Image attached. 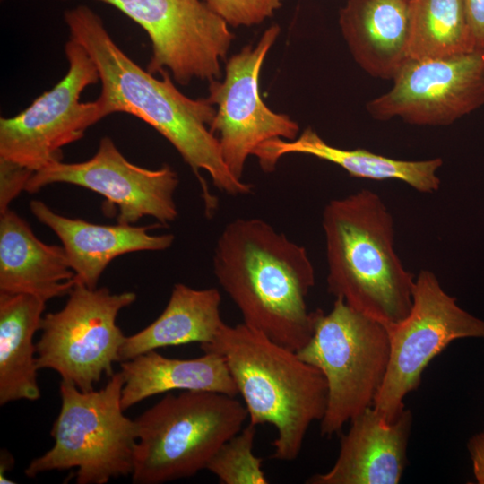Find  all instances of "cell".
I'll return each instance as SVG.
<instances>
[{
    "mask_svg": "<svg viewBox=\"0 0 484 484\" xmlns=\"http://www.w3.org/2000/svg\"><path fill=\"white\" fill-rule=\"evenodd\" d=\"M70 38L81 44L95 63L101 83L97 99L105 116L133 115L158 131L178 151L197 177L206 214H212L216 198L200 171L214 186L230 194H247L252 186L237 179L226 166L218 138L210 130L216 108L208 99H192L177 90L168 72L161 79L144 70L114 41L100 17L85 5L66 10Z\"/></svg>",
    "mask_w": 484,
    "mask_h": 484,
    "instance_id": "6da1fadb",
    "label": "cell"
},
{
    "mask_svg": "<svg viewBox=\"0 0 484 484\" xmlns=\"http://www.w3.org/2000/svg\"><path fill=\"white\" fill-rule=\"evenodd\" d=\"M212 263L245 324L294 351L308 342L318 309L307 304L315 273L303 246L263 220L239 218L221 231Z\"/></svg>",
    "mask_w": 484,
    "mask_h": 484,
    "instance_id": "7a4b0ae2",
    "label": "cell"
},
{
    "mask_svg": "<svg viewBox=\"0 0 484 484\" xmlns=\"http://www.w3.org/2000/svg\"><path fill=\"white\" fill-rule=\"evenodd\" d=\"M327 290L385 326L412 307L414 275L394 248V220L381 196L361 189L324 206Z\"/></svg>",
    "mask_w": 484,
    "mask_h": 484,
    "instance_id": "3957f363",
    "label": "cell"
},
{
    "mask_svg": "<svg viewBox=\"0 0 484 484\" xmlns=\"http://www.w3.org/2000/svg\"><path fill=\"white\" fill-rule=\"evenodd\" d=\"M201 349L223 357L249 423L274 427L271 458L296 460L310 425L325 412L328 390L322 372L244 323H224L214 341Z\"/></svg>",
    "mask_w": 484,
    "mask_h": 484,
    "instance_id": "277c9868",
    "label": "cell"
},
{
    "mask_svg": "<svg viewBox=\"0 0 484 484\" xmlns=\"http://www.w3.org/2000/svg\"><path fill=\"white\" fill-rule=\"evenodd\" d=\"M248 419L245 404L225 393H167L134 420L137 443L132 480L161 484L191 477Z\"/></svg>",
    "mask_w": 484,
    "mask_h": 484,
    "instance_id": "5b68a950",
    "label": "cell"
},
{
    "mask_svg": "<svg viewBox=\"0 0 484 484\" xmlns=\"http://www.w3.org/2000/svg\"><path fill=\"white\" fill-rule=\"evenodd\" d=\"M124 376L114 373L98 391L84 392L62 380L61 407L51 428L54 445L33 459L26 476L76 468L78 484H105L128 476L134 468L137 443L134 419L125 416L121 404Z\"/></svg>",
    "mask_w": 484,
    "mask_h": 484,
    "instance_id": "8992f818",
    "label": "cell"
},
{
    "mask_svg": "<svg viewBox=\"0 0 484 484\" xmlns=\"http://www.w3.org/2000/svg\"><path fill=\"white\" fill-rule=\"evenodd\" d=\"M296 352L326 380L320 432L331 437L373 406L387 371L390 342L383 324L335 298L329 313L318 309L310 340Z\"/></svg>",
    "mask_w": 484,
    "mask_h": 484,
    "instance_id": "52a82bcc",
    "label": "cell"
},
{
    "mask_svg": "<svg viewBox=\"0 0 484 484\" xmlns=\"http://www.w3.org/2000/svg\"><path fill=\"white\" fill-rule=\"evenodd\" d=\"M135 299L132 291L112 293L76 281L64 307L43 315L36 343L38 368L55 370L82 391L93 390L104 375H114L113 364L120 361L126 336L117 317Z\"/></svg>",
    "mask_w": 484,
    "mask_h": 484,
    "instance_id": "ba28073f",
    "label": "cell"
},
{
    "mask_svg": "<svg viewBox=\"0 0 484 484\" xmlns=\"http://www.w3.org/2000/svg\"><path fill=\"white\" fill-rule=\"evenodd\" d=\"M385 327L389 363L373 408L387 423L404 411L405 396L419 387L429 362L452 341L484 338V320L461 308L428 270L415 278L409 314Z\"/></svg>",
    "mask_w": 484,
    "mask_h": 484,
    "instance_id": "9c48e42d",
    "label": "cell"
},
{
    "mask_svg": "<svg viewBox=\"0 0 484 484\" xmlns=\"http://www.w3.org/2000/svg\"><path fill=\"white\" fill-rule=\"evenodd\" d=\"M68 70L51 90L12 117L0 119V158L36 172L63 159L62 149L83 137L106 117L98 99L82 102L81 94L99 82L86 49L70 38L65 46Z\"/></svg>",
    "mask_w": 484,
    "mask_h": 484,
    "instance_id": "30bf717a",
    "label": "cell"
},
{
    "mask_svg": "<svg viewBox=\"0 0 484 484\" xmlns=\"http://www.w3.org/2000/svg\"><path fill=\"white\" fill-rule=\"evenodd\" d=\"M97 1L116 7L148 34L152 48L149 73L169 72L181 85L221 75L220 61L234 35L203 0Z\"/></svg>",
    "mask_w": 484,
    "mask_h": 484,
    "instance_id": "8fae6325",
    "label": "cell"
},
{
    "mask_svg": "<svg viewBox=\"0 0 484 484\" xmlns=\"http://www.w3.org/2000/svg\"><path fill=\"white\" fill-rule=\"evenodd\" d=\"M280 32L279 25L269 27L255 46H246L228 59L223 80L209 82L207 99L216 108L210 130L218 138L226 166L238 180H243L247 158L263 143L298 136V123L270 109L259 93L262 65Z\"/></svg>",
    "mask_w": 484,
    "mask_h": 484,
    "instance_id": "7c38bea8",
    "label": "cell"
},
{
    "mask_svg": "<svg viewBox=\"0 0 484 484\" xmlns=\"http://www.w3.org/2000/svg\"><path fill=\"white\" fill-rule=\"evenodd\" d=\"M393 87L367 104L376 120L449 125L484 104V48L446 57L408 58Z\"/></svg>",
    "mask_w": 484,
    "mask_h": 484,
    "instance_id": "4fadbf2b",
    "label": "cell"
},
{
    "mask_svg": "<svg viewBox=\"0 0 484 484\" xmlns=\"http://www.w3.org/2000/svg\"><path fill=\"white\" fill-rule=\"evenodd\" d=\"M56 183L99 194L113 213H117V223L134 224L151 216L167 225L178 216L174 200L179 183L177 172L167 164L150 169L130 162L108 136L101 138L96 153L85 161H55L34 172L25 191L35 194Z\"/></svg>",
    "mask_w": 484,
    "mask_h": 484,
    "instance_id": "5bb4252c",
    "label": "cell"
},
{
    "mask_svg": "<svg viewBox=\"0 0 484 484\" xmlns=\"http://www.w3.org/2000/svg\"><path fill=\"white\" fill-rule=\"evenodd\" d=\"M340 441L333 467L309 477L307 484H397L407 464L412 423L404 409L396 420L385 422L372 407L351 419Z\"/></svg>",
    "mask_w": 484,
    "mask_h": 484,
    "instance_id": "9a60e30c",
    "label": "cell"
},
{
    "mask_svg": "<svg viewBox=\"0 0 484 484\" xmlns=\"http://www.w3.org/2000/svg\"><path fill=\"white\" fill-rule=\"evenodd\" d=\"M30 209L60 239L75 280L91 289L97 288L101 274L115 258L133 252L163 251L175 239L173 234L149 233L156 224H95L58 214L39 200H32Z\"/></svg>",
    "mask_w": 484,
    "mask_h": 484,
    "instance_id": "2e32d148",
    "label": "cell"
},
{
    "mask_svg": "<svg viewBox=\"0 0 484 484\" xmlns=\"http://www.w3.org/2000/svg\"><path fill=\"white\" fill-rule=\"evenodd\" d=\"M63 246L39 239L10 208L0 214V293L28 294L48 301L75 284Z\"/></svg>",
    "mask_w": 484,
    "mask_h": 484,
    "instance_id": "e0dca14e",
    "label": "cell"
},
{
    "mask_svg": "<svg viewBox=\"0 0 484 484\" xmlns=\"http://www.w3.org/2000/svg\"><path fill=\"white\" fill-rule=\"evenodd\" d=\"M298 153L314 156L338 165L353 177L371 180H399L414 190L432 194L438 191L437 170L443 160H403L385 157L365 149H341L327 143L314 129L306 128L291 141L275 138L259 145L253 155L261 169L273 171L284 155Z\"/></svg>",
    "mask_w": 484,
    "mask_h": 484,
    "instance_id": "ac0fdd59",
    "label": "cell"
},
{
    "mask_svg": "<svg viewBox=\"0 0 484 484\" xmlns=\"http://www.w3.org/2000/svg\"><path fill=\"white\" fill-rule=\"evenodd\" d=\"M339 25L355 62L392 80L408 59L409 0H347Z\"/></svg>",
    "mask_w": 484,
    "mask_h": 484,
    "instance_id": "d6986e66",
    "label": "cell"
},
{
    "mask_svg": "<svg viewBox=\"0 0 484 484\" xmlns=\"http://www.w3.org/2000/svg\"><path fill=\"white\" fill-rule=\"evenodd\" d=\"M120 366L124 376L121 399L124 411L144 399L173 390L238 394L223 357L216 352L180 359L151 350L122 361Z\"/></svg>",
    "mask_w": 484,
    "mask_h": 484,
    "instance_id": "ffe728a7",
    "label": "cell"
},
{
    "mask_svg": "<svg viewBox=\"0 0 484 484\" xmlns=\"http://www.w3.org/2000/svg\"><path fill=\"white\" fill-rule=\"evenodd\" d=\"M220 303L221 295L216 288L197 290L175 284L160 316L125 338L120 362L163 347L212 342L224 324Z\"/></svg>",
    "mask_w": 484,
    "mask_h": 484,
    "instance_id": "44dd1931",
    "label": "cell"
},
{
    "mask_svg": "<svg viewBox=\"0 0 484 484\" xmlns=\"http://www.w3.org/2000/svg\"><path fill=\"white\" fill-rule=\"evenodd\" d=\"M46 301L28 294L0 293V405L37 401V346Z\"/></svg>",
    "mask_w": 484,
    "mask_h": 484,
    "instance_id": "7402d4cb",
    "label": "cell"
},
{
    "mask_svg": "<svg viewBox=\"0 0 484 484\" xmlns=\"http://www.w3.org/2000/svg\"><path fill=\"white\" fill-rule=\"evenodd\" d=\"M476 48L462 0H409L408 58L446 57Z\"/></svg>",
    "mask_w": 484,
    "mask_h": 484,
    "instance_id": "603a6c76",
    "label": "cell"
},
{
    "mask_svg": "<svg viewBox=\"0 0 484 484\" xmlns=\"http://www.w3.org/2000/svg\"><path fill=\"white\" fill-rule=\"evenodd\" d=\"M256 426L247 424L227 440L208 462L206 468L223 484H265L263 459L253 453Z\"/></svg>",
    "mask_w": 484,
    "mask_h": 484,
    "instance_id": "cb8c5ba5",
    "label": "cell"
},
{
    "mask_svg": "<svg viewBox=\"0 0 484 484\" xmlns=\"http://www.w3.org/2000/svg\"><path fill=\"white\" fill-rule=\"evenodd\" d=\"M231 27L258 25L281 7L283 0H203Z\"/></svg>",
    "mask_w": 484,
    "mask_h": 484,
    "instance_id": "d4e9b609",
    "label": "cell"
},
{
    "mask_svg": "<svg viewBox=\"0 0 484 484\" xmlns=\"http://www.w3.org/2000/svg\"><path fill=\"white\" fill-rule=\"evenodd\" d=\"M33 173L24 167L0 158V212L9 209L11 202L22 191H25Z\"/></svg>",
    "mask_w": 484,
    "mask_h": 484,
    "instance_id": "484cf974",
    "label": "cell"
},
{
    "mask_svg": "<svg viewBox=\"0 0 484 484\" xmlns=\"http://www.w3.org/2000/svg\"><path fill=\"white\" fill-rule=\"evenodd\" d=\"M478 48H484V0H462Z\"/></svg>",
    "mask_w": 484,
    "mask_h": 484,
    "instance_id": "4316f807",
    "label": "cell"
},
{
    "mask_svg": "<svg viewBox=\"0 0 484 484\" xmlns=\"http://www.w3.org/2000/svg\"><path fill=\"white\" fill-rule=\"evenodd\" d=\"M468 450L474 477L478 483L484 484V430L471 437Z\"/></svg>",
    "mask_w": 484,
    "mask_h": 484,
    "instance_id": "83f0119b",
    "label": "cell"
}]
</instances>
